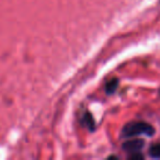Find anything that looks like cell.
Masks as SVG:
<instances>
[{
  "mask_svg": "<svg viewBox=\"0 0 160 160\" xmlns=\"http://www.w3.org/2000/svg\"><path fill=\"white\" fill-rule=\"evenodd\" d=\"M155 134V128L146 122H131L127 123L122 129L123 137H135L139 135L152 136Z\"/></svg>",
  "mask_w": 160,
  "mask_h": 160,
  "instance_id": "obj_1",
  "label": "cell"
},
{
  "mask_svg": "<svg viewBox=\"0 0 160 160\" xmlns=\"http://www.w3.org/2000/svg\"><path fill=\"white\" fill-rule=\"evenodd\" d=\"M145 142L142 139H132L127 140L123 144V149L127 152H138L139 150H142L144 147Z\"/></svg>",
  "mask_w": 160,
  "mask_h": 160,
  "instance_id": "obj_2",
  "label": "cell"
},
{
  "mask_svg": "<svg viewBox=\"0 0 160 160\" xmlns=\"http://www.w3.org/2000/svg\"><path fill=\"white\" fill-rule=\"evenodd\" d=\"M118 86V79H112L111 81L107 83L105 86V91H107L108 94H111V93H114Z\"/></svg>",
  "mask_w": 160,
  "mask_h": 160,
  "instance_id": "obj_3",
  "label": "cell"
},
{
  "mask_svg": "<svg viewBox=\"0 0 160 160\" xmlns=\"http://www.w3.org/2000/svg\"><path fill=\"white\" fill-rule=\"evenodd\" d=\"M149 155L152 158H160V142L150 146V148H149Z\"/></svg>",
  "mask_w": 160,
  "mask_h": 160,
  "instance_id": "obj_4",
  "label": "cell"
},
{
  "mask_svg": "<svg viewBox=\"0 0 160 160\" xmlns=\"http://www.w3.org/2000/svg\"><path fill=\"white\" fill-rule=\"evenodd\" d=\"M129 159H133V160H135V159H144V156H142L139 151H138V152H133V153H131V156H129Z\"/></svg>",
  "mask_w": 160,
  "mask_h": 160,
  "instance_id": "obj_5",
  "label": "cell"
}]
</instances>
